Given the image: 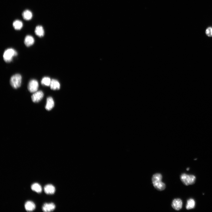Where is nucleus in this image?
<instances>
[{
    "instance_id": "obj_6",
    "label": "nucleus",
    "mask_w": 212,
    "mask_h": 212,
    "mask_svg": "<svg viewBox=\"0 0 212 212\" xmlns=\"http://www.w3.org/2000/svg\"><path fill=\"white\" fill-rule=\"evenodd\" d=\"M44 95V93L42 91H37L34 93L31 96L32 101L34 102H39L42 99Z\"/></svg>"
},
{
    "instance_id": "obj_2",
    "label": "nucleus",
    "mask_w": 212,
    "mask_h": 212,
    "mask_svg": "<svg viewBox=\"0 0 212 212\" xmlns=\"http://www.w3.org/2000/svg\"><path fill=\"white\" fill-rule=\"evenodd\" d=\"M17 55L18 53L15 49L12 48H8L5 50L4 53V59L6 63H9L12 61L13 57Z\"/></svg>"
},
{
    "instance_id": "obj_15",
    "label": "nucleus",
    "mask_w": 212,
    "mask_h": 212,
    "mask_svg": "<svg viewBox=\"0 0 212 212\" xmlns=\"http://www.w3.org/2000/svg\"><path fill=\"white\" fill-rule=\"evenodd\" d=\"M195 206V202L192 199L188 200L186 205V208L187 210H190L194 208Z\"/></svg>"
},
{
    "instance_id": "obj_17",
    "label": "nucleus",
    "mask_w": 212,
    "mask_h": 212,
    "mask_svg": "<svg viewBox=\"0 0 212 212\" xmlns=\"http://www.w3.org/2000/svg\"><path fill=\"white\" fill-rule=\"evenodd\" d=\"M32 189L37 193H40L42 191L41 186L38 184L35 183L33 184L31 187Z\"/></svg>"
},
{
    "instance_id": "obj_8",
    "label": "nucleus",
    "mask_w": 212,
    "mask_h": 212,
    "mask_svg": "<svg viewBox=\"0 0 212 212\" xmlns=\"http://www.w3.org/2000/svg\"><path fill=\"white\" fill-rule=\"evenodd\" d=\"M56 208L54 203H45L42 207V210L44 212H50L54 211Z\"/></svg>"
},
{
    "instance_id": "obj_12",
    "label": "nucleus",
    "mask_w": 212,
    "mask_h": 212,
    "mask_svg": "<svg viewBox=\"0 0 212 212\" xmlns=\"http://www.w3.org/2000/svg\"><path fill=\"white\" fill-rule=\"evenodd\" d=\"M24 42L25 44L27 47H29L34 44L35 40L32 36L28 35L25 37Z\"/></svg>"
},
{
    "instance_id": "obj_11",
    "label": "nucleus",
    "mask_w": 212,
    "mask_h": 212,
    "mask_svg": "<svg viewBox=\"0 0 212 212\" xmlns=\"http://www.w3.org/2000/svg\"><path fill=\"white\" fill-rule=\"evenodd\" d=\"M49 86L51 89L53 90H59L61 86L59 81L55 79H52L51 80Z\"/></svg>"
},
{
    "instance_id": "obj_14",
    "label": "nucleus",
    "mask_w": 212,
    "mask_h": 212,
    "mask_svg": "<svg viewBox=\"0 0 212 212\" xmlns=\"http://www.w3.org/2000/svg\"><path fill=\"white\" fill-rule=\"evenodd\" d=\"M35 34L40 37H42L44 36V31L43 28L41 26H37L35 29Z\"/></svg>"
},
{
    "instance_id": "obj_10",
    "label": "nucleus",
    "mask_w": 212,
    "mask_h": 212,
    "mask_svg": "<svg viewBox=\"0 0 212 212\" xmlns=\"http://www.w3.org/2000/svg\"><path fill=\"white\" fill-rule=\"evenodd\" d=\"M44 190L45 193L48 194H54L56 191L55 187L51 184L46 185L44 187Z\"/></svg>"
},
{
    "instance_id": "obj_16",
    "label": "nucleus",
    "mask_w": 212,
    "mask_h": 212,
    "mask_svg": "<svg viewBox=\"0 0 212 212\" xmlns=\"http://www.w3.org/2000/svg\"><path fill=\"white\" fill-rule=\"evenodd\" d=\"M22 16L24 19L27 20H28L31 19L33 15L30 11L28 10H26L23 12Z\"/></svg>"
},
{
    "instance_id": "obj_5",
    "label": "nucleus",
    "mask_w": 212,
    "mask_h": 212,
    "mask_svg": "<svg viewBox=\"0 0 212 212\" xmlns=\"http://www.w3.org/2000/svg\"><path fill=\"white\" fill-rule=\"evenodd\" d=\"M38 87L39 84L38 81L34 79L30 81L28 87V90L31 93H34L37 91Z\"/></svg>"
},
{
    "instance_id": "obj_7",
    "label": "nucleus",
    "mask_w": 212,
    "mask_h": 212,
    "mask_svg": "<svg viewBox=\"0 0 212 212\" xmlns=\"http://www.w3.org/2000/svg\"><path fill=\"white\" fill-rule=\"evenodd\" d=\"M183 202L181 199L179 198L175 199L172 201V206L175 210L179 211L182 208Z\"/></svg>"
},
{
    "instance_id": "obj_18",
    "label": "nucleus",
    "mask_w": 212,
    "mask_h": 212,
    "mask_svg": "<svg viewBox=\"0 0 212 212\" xmlns=\"http://www.w3.org/2000/svg\"><path fill=\"white\" fill-rule=\"evenodd\" d=\"M13 26L15 30H20L23 26V24L21 21L17 20L14 22L13 23Z\"/></svg>"
},
{
    "instance_id": "obj_9",
    "label": "nucleus",
    "mask_w": 212,
    "mask_h": 212,
    "mask_svg": "<svg viewBox=\"0 0 212 212\" xmlns=\"http://www.w3.org/2000/svg\"><path fill=\"white\" fill-rule=\"evenodd\" d=\"M54 102L52 98L51 97H48L47 99L45 109L47 111H50L54 108Z\"/></svg>"
},
{
    "instance_id": "obj_20",
    "label": "nucleus",
    "mask_w": 212,
    "mask_h": 212,
    "mask_svg": "<svg viewBox=\"0 0 212 212\" xmlns=\"http://www.w3.org/2000/svg\"><path fill=\"white\" fill-rule=\"evenodd\" d=\"M206 34L208 36L212 37V28L210 27L207 28L206 30Z\"/></svg>"
},
{
    "instance_id": "obj_4",
    "label": "nucleus",
    "mask_w": 212,
    "mask_h": 212,
    "mask_svg": "<svg viewBox=\"0 0 212 212\" xmlns=\"http://www.w3.org/2000/svg\"><path fill=\"white\" fill-rule=\"evenodd\" d=\"M22 77L19 74H16L12 76L10 80L11 86L15 89L20 87L22 83Z\"/></svg>"
},
{
    "instance_id": "obj_1",
    "label": "nucleus",
    "mask_w": 212,
    "mask_h": 212,
    "mask_svg": "<svg viewBox=\"0 0 212 212\" xmlns=\"http://www.w3.org/2000/svg\"><path fill=\"white\" fill-rule=\"evenodd\" d=\"M163 176L160 173H156L153 175L152 181L154 187L157 190L162 191L166 188V185L162 182Z\"/></svg>"
},
{
    "instance_id": "obj_3",
    "label": "nucleus",
    "mask_w": 212,
    "mask_h": 212,
    "mask_svg": "<svg viewBox=\"0 0 212 212\" xmlns=\"http://www.w3.org/2000/svg\"><path fill=\"white\" fill-rule=\"evenodd\" d=\"M180 179L184 185L189 186L192 185L195 183L196 177L194 175H188L184 173L181 175Z\"/></svg>"
},
{
    "instance_id": "obj_21",
    "label": "nucleus",
    "mask_w": 212,
    "mask_h": 212,
    "mask_svg": "<svg viewBox=\"0 0 212 212\" xmlns=\"http://www.w3.org/2000/svg\"><path fill=\"white\" fill-rule=\"evenodd\" d=\"M189 168H188L187 169V171H189Z\"/></svg>"
},
{
    "instance_id": "obj_19",
    "label": "nucleus",
    "mask_w": 212,
    "mask_h": 212,
    "mask_svg": "<svg viewBox=\"0 0 212 212\" xmlns=\"http://www.w3.org/2000/svg\"><path fill=\"white\" fill-rule=\"evenodd\" d=\"M51 81L49 78L45 77L42 78L41 81V83L42 85L49 86H50Z\"/></svg>"
},
{
    "instance_id": "obj_13",
    "label": "nucleus",
    "mask_w": 212,
    "mask_h": 212,
    "mask_svg": "<svg viewBox=\"0 0 212 212\" xmlns=\"http://www.w3.org/2000/svg\"><path fill=\"white\" fill-rule=\"evenodd\" d=\"M26 210L28 211H31L34 210L35 208V205L34 202L32 201H28L26 202L25 205Z\"/></svg>"
}]
</instances>
